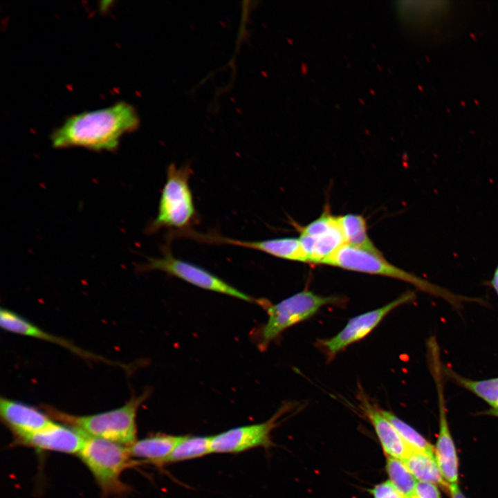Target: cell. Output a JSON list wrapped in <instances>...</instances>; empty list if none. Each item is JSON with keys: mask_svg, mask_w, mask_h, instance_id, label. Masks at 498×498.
Listing matches in <instances>:
<instances>
[{"mask_svg": "<svg viewBox=\"0 0 498 498\" xmlns=\"http://www.w3.org/2000/svg\"><path fill=\"white\" fill-rule=\"evenodd\" d=\"M439 351L429 353V361L438 393L439 430L434 448V455L443 479L448 484L458 483L459 459L446 416V409L442 382L443 367Z\"/></svg>", "mask_w": 498, "mask_h": 498, "instance_id": "9", "label": "cell"}, {"mask_svg": "<svg viewBox=\"0 0 498 498\" xmlns=\"http://www.w3.org/2000/svg\"><path fill=\"white\" fill-rule=\"evenodd\" d=\"M90 470L103 495L127 494L129 487L121 476L127 468L138 463L133 460L128 447L109 440L87 437L77 454Z\"/></svg>", "mask_w": 498, "mask_h": 498, "instance_id": "5", "label": "cell"}, {"mask_svg": "<svg viewBox=\"0 0 498 498\" xmlns=\"http://www.w3.org/2000/svg\"><path fill=\"white\" fill-rule=\"evenodd\" d=\"M0 416L17 441L49 425L53 420L46 412L28 404L1 398Z\"/></svg>", "mask_w": 498, "mask_h": 498, "instance_id": "13", "label": "cell"}, {"mask_svg": "<svg viewBox=\"0 0 498 498\" xmlns=\"http://www.w3.org/2000/svg\"><path fill=\"white\" fill-rule=\"evenodd\" d=\"M0 325L4 330L22 335L48 341L60 345L84 358L104 361V358L78 348L71 342L53 335L28 321L17 313L7 308H1Z\"/></svg>", "mask_w": 498, "mask_h": 498, "instance_id": "16", "label": "cell"}, {"mask_svg": "<svg viewBox=\"0 0 498 498\" xmlns=\"http://www.w3.org/2000/svg\"><path fill=\"white\" fill-rule=\"evenodd\" d=\"M381 411L411 450L434 452L433 446L412 427L391 412L382 409Z\"/></svg>", "mask_w": 498, "mask_h": 498, "instance_id": "23", "label": "cell"}, {"mask_svg": "<svg viewBox=\"0 0 498 498\" xmlns=\"http://www.w3.org/2000/svg\"><path fill=\"white\" fill-rule=\"evenodd\" d=\"M447 492L451 498H465L458 483L449 484Z\"/></svg>", "mask_w": 498, "mask_h": 498, "instance_id": "26", "label": "cell"}, {"mask_svg": "<svg viewBox=\"0 0 498 498\" xmlns=\"http://www.w3.org/2000/svg\"><path fill=\"white\" fill-rule=\"evenodd\" d=\"M490 284L498 296V265L495 270Z\"/></svg>", "mask_w": 498, "mask_h": 498, "instance_id": "27", "label": "cell"}, {"mask_svg": "<svg viewBox=\"0 0 498 498\" xmlns=\"http://www.w3.org/2000/svg\"><path fill=\"white\" fill-rule=\"evenodd\" d=\"M299 239L307 262L324 264L339 249L347 245L338 216L320 225L308 234H300Z\"/></svg>", "mask_w": 498, "mask_h": 498, "instance_id": "14", "label": "cell"}, {"mask_svg": "<svg viewBox=\"0 0 498 498\" xmlns=\"http://www.w3.org/2000/svg\"><path fill=\"white\" fill-rule=\"evenodd\" d=\"M324 264L401 280L414 286L421 291L443 298L454 307L459 306L463 302L477 301L453 293L445 288L401 269L388 262L383 256L349 245L342 246Z\"/></svg>", "mask_w": 498, "mask_h": 498, "instance_id": "4", "label": "cell"}, {"mask_svg": "<svg viewBox=\"0 0 498 498\" xmlns=\"http://www.w3.org/2000/svg\"><path fill=\"white\" fill-rule=\"evenodd\" d=\"M486 414L498 417V409H490L485 412Z\"/></svg>", "mask_w": 498, "mask_h": 498, "instance_id": "28", "label": "cell"}, {"mask_svg": "<svg viewBox=\"0 0 498 498\" xmlns=\"http://www.w3.org/2000/svg\"><path fill=\"white\" fill-rule=\"evenodd\" d=\"M369 492L372 498H405L389 480L374 486Z\"/></svg>", "mask_w": 498, "mask_h": 498, "instance_id": "24", "label": "cell"}, {"mask_svg": "<svg viewBox=\"0 0 498 498\" xmlns=\"http://www.w3.org/2000/svg\"><path fill=\"white\" fill-rule=\"evenodd\" d=\"M211 453V436L183 435L166 463L194 459Z\"/></svg>", "mask_w": 498, "mask_h": 498, "instance_id": "21", "label": "cell"}, {"mask_svg": "<svg viewBox=\"0 0 498 498\" xmlns=\"http://www.w3.org/2000/svg\"><path fill=\"white\" fill-rule=\"evenodd\" d=\"M443 373L459 386L483 400L492 409H498V377L485 380H472L463 377L444 367Z\"/></svg>", "mask_w": 498, "mask_h": 498, "instance_id": "20", "label": "cell"}, {"mask_svg": "<svg viewBox=\"0 0 498 498\" xmlns=\"http://www.w3.org/2000/svg\"><path fill=\"white\" fill-rule=\"evenodd\" d=\"M139 123L134 107L119 102L69 117L53 133L52 145L55 148L82 147L112 151L118 147L122 136L137 129Z\"/></svg>", "mask_w": 498, "mask_h": 498, "instance_id": "1", "label": "cell"}, {"mask_svg": "<svg viewBox=\"0 0 498 498\" xmlns=\"http://www.w3.org/2000/svg\"><path fill=\"white\" fill-rule=\"evenodd\" d=\"M86 439L85 435L76 429L53 421L28 436L14 441L13 443L38 450L78 454Z\"/></svg>", "mask_w": 498, "mask_h": 498, "instance_id": "12", "label": "cell"}, {"mask_svg": "<svg viewBox=\"0 0 498 498\" xmlns=\"http://www.w3.org/2000/svg\"><path fill=\"white\" fill-rule=\"evenodd\" d=\"M149 391L133 396L124 405L114 409L86 416H76L45 406L53 419L71 426L86 437L99 438L130 446L137 440L136 415Z\"/></svg>", "mask_w": 498, "mask_h": 498, "instance_id": "2", "label": "cell"}, {"mask_svg": "<svg viewBox=\"0 0 498 498\" xmlns=\"http://www.w3.org/2000/svg\"><path fill=\"white\" fill-rule=\"evenodd\" d=\"M286 408L282 407L268 421L231 428L211 436L212 453H238L272 444L271 432Z\"/></svg>", "mask_w": 498, "mask_h": 498, "instance_id": "10", "label": "cell"}, {"mask_svg": "<svg viewBox=\"0 0 498 498\" xmlns=\"http://www.w3.org/2000/svg\"><path fill=\"white\" fill-rule=\"evenodd\" d=\"M342 300L339 296H322L304 290L274 304L260 300V304L266 307L268 315L266 323L258 332L260 348H266L286 329L308 319L322 307L338 304Z\"/></svg>", "mask_w": 498, "mask_h": 498, "instance_id": "6", "label": "cell"}, {"mask_svg": "<svg viewBox=\"0 0 498 498\" xmlns=\"http://www.w3.org/2000/svg\"><path fill=\"white\" fill-rule=\"evenodd\" d=\"M414 298V293L408 291L380 308L356 315L350 319L335 335L320 340L317 344L331 358L348 346L366 337L394 309Z\"/></svg>", "mask_w": 498, "mask_h": 498, "instance_id": "8", "label": "cell"}, {"mask_svg": "<svg viewBox=\"0 0 498 498\" xmlns=\"http://www.w3.org/2000/svg\"><path fill=\"white\" fill-rule=\"evenodd\" d=\"M192 174V170L188 165L178 167L171 163L168 166L158 214L148 227L149 233L165 228L171 230L173 236L192 230L191 227L198 221L190 186Z\"/></svg>", "mask_w": 498, "mask_h": 498, "instance_id": "3", "label": "cell"}, {"mask_svg": "<svg viewBox=\"0 0 498 498\" xmlns=\"http://www.w3.org/2000/svg\"><path fill=\"white\" fill-rule=\"evenodd\" d=\"M402 461L418 481L434 483L447 491L449 484L442 476L434 452L411 450Z\"/></svg>", "mask_w": 498, "mask_h": 498, "instance_id": "18", "label": "cell"}, {"mask_svg": "<svg viewBox=\"0 0 498 498\" xmlns=\"http://www.w3.org/2000/svg\"><path fill=\"white\" fill-rule=\"evenodd\" d=\"M386 470L389 481L408 498L414 492L418 482L401 459L387 456Z\"/></svg>", "mask_w": 498, "mask_h": 498, "instance_id": "22", "label": "cell"}, {"mask_svg": "<svg viewBox=\"0 0 498 498\" xmlns=\"http://www.w3.org/2000/svg\"><path fill=\"white\" fill-rule=\"evenodd\" d=\"M408 498H441L439 486L428 482L418 481Z\"/></svg>", "mask_w": 498, "mask_h": 498, "instance_id": "25", "label": "cell"}, {"mask_svg": "<svg viewBox=\"0 0 498 498\" xmlns=\"http://www.w3.org/2000/svg\"><path fill=\"white\" fill-rule=\"evenodd\" d=\"M338 218L347 245L383 256L369 238L366 221L362 216L347 214L339 216Z\"/></svg>", "mask_w": 498, "mask_h": 498, "instance_id": "19", "label": "cell"}, {"mask_svg": "<svg viewBox=\"0 0 498 498\" xmlns=\"http://www.w3.org/2000/svg\"><path fill=\"white\" fill-rule=\"evenodd\" d=\"M360 407L373 425L385 453L387 456L403 459L411 449L383 415L381 409L371 403L363 394H360Z\"/></svg>", "mask_w": 498, "mask_h": 498, "instance_id": "15", "label": "cell"}, {"mask_svg": "<svg viewBox=\"0 0 498 498\" xmlns=\"http://www.w3.org/2000/svg\"><path fill=\"white\" fill-rule=\"evenodd\" d=\"M182 436L156 434L136 440L128 447L131 457L155 465L166 463Z\"/></svg>", "mask_w": 498, "mask_h": 498, "instance_id": "17", "label": "cell"}, {"mask_svg": "<svg viewBox=\"0 0 498 498\" xmlns=\"http://www.w3.org/2000/svg\"><path fill=\"white\" fill-rule=\"evenodd\" d=\"M184 237L202 243L228 244L247 248L286 260L307 262L299 238L284 237L261 241H243L230 239L215 233L203 234L193 230L186 232Z\"/></svg>", "mask_w": 498, "mask_h": 498, "instance_id": "11", "label": "cell"}, {"mask_svg": "<svg viewBox=\"0 0 498 498\" xmlns=\"http://www.w3.org/2000/svg\"><path fill=\"white\" fill-rule=\"evenodd\" d=\"M165 248L162 257L149 258L142 266L143 270H160L199 288L234 297L246 302L256 301L253 297L229 284L208 270L178 258L170 250Z\"/></svg>", "mask_w": 498, "mask_h": 498, "instance_id": "7", "label": "cell"}]
</instances>
